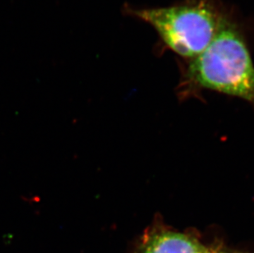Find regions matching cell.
<instances>
[{"label":"cell","instance_id":"cell-1","mask_svg":"<svg viewBox=\"0 0 254 253\" xmlns=\"http://www.w3.org/2000/svg\"><path fill=\"white\" fill-rule=\"evenodd\" d=\"M181 70L184 93L211 90L254 105V62L245 29L234 11L207 48L184 60Z\"/></svg>","mask_w":254,"mask_h":253},{"label":"cell","instance_id":"cell-2","mask_svg":"<svg viewBox=\"0 0 254 253\" xmlns=\"http://www.w3.org/2000/svg\"><path fill=\"white\" fill-rule=\"evenodd\" d=\"M233 11L222 0H180L165 7H125L126 14L156 31L162 52L172 51L185 61L207 48Z\"/></svg>","mask_w":254,"mask_h":253},{"label":"cell","instance_id":"cell-3","mask_svg":"<svg viewBox=\"0 0 254 253\" xmlns=\"http://www.w3.org/2000/svg\"><path fill=\"white\" fill-rule=\"evenodd\" d=\"M206 249L189 234L156 227L144 235L137 253H202Z\"/></svg>","mask_w":254,"mask_h":253},{"label":"cell","instance_id":"cell-4","mask_svg":"<svg viewBox=\"0 0 254 253\" xmlns=\"http://www.w3.org/2000/svg\"><path fill=\"white\" fill-rule=\"evenodd\" d=\"M202 253H237V252H229L225 251V250H221V249H211V248H208L205 250Z\"/></svg>","mask_w":254,"mask_h":253}]
</instances>
